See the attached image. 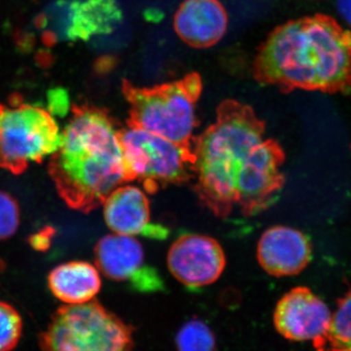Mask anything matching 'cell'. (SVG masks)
I'll return each mask as SVG.
<instances>
[{
	"instance_id": "obj_14",
	"label": "cell",
	"mask_w": 351,
	"mask_h": 351,
	"mask_svg": "<svg viewBox=\"0 0 351 351\" xmlns=\"http://www.w3.org/2000/svg\"><path fill=\"white\" fill-rule=\"evenodd\" d=\"M228 16L219 0H184L174 16L177 36L198 49L216 45L228 31Z\"/></svg>"
},
{
	"instance_id": "obj_15",
	"label": "cell",
	"mask_w": 351,
	"mask_h": 351,
	"mask_svg": "<svg viewBox=\"0 0 351 351\" xmlns=\"http://www.w3.org/2000/svg\"><path fill=\"white\" fill-rule=\"evenodd\" d=\"M48 287L64 304H85L100 292V270L84 261L61 263L48 274Z\"/></svg>"
},
{
	"instance_id": "obj_7",
	"label": "cell",
	"mask_w": 351,
	"mask_h": 351,
	"mask_svg": "<svg viewBox=\"0 0 351 351\" xmlns=\"http://www.w3.org/2000/svg\"><path fill=\"white\" fill-rule=\"evenodd\" d=\"M119 143L127 182L138 181L149 195L193 177V154L167 138L127 125L120 128Z\"/></svg>"
},
{
	"instance_id": "obj_4",
	"label": "cell",
	"mask_w": 351,
	"mask_h": 351,
	"mask_svg": "<svg viewBox=\"0 0 351 351\" xmlns=\"http://www.w3.org/2000/svg\"><path fill=\"white\" fill-rule=\"evenodd\" d=\"M202 87L197 73L152 87H138L124 80L121 90L129 105L127 125L161 136L193 154V132L198 125L196 105Z\"/></svg>"
},
{
	"instance_id": "obj_5",
	"label": "cell",
	"mask_w": 351,
	"mask_h": 351,
	"mask_svg": "<svg viewBox=\"0 0 351 351\" xmlns=\"http://www.w3.org/2000/svg\"><path fill=\"white\" fill-rule=\"evenodd\" d=\"M41 351H132L134 328L100 302L66 304L39 335Z\"/></svg>"
},
{
	"instance_id": "obj_6",
	"label": "cell",
	"mask_w": 351,
	"mask_h": 351,
	"mask_svg": "<svg viewBox=\"0 0 351 351\" xmlns=\"http://www.w3.org/2000/svg\"><path fill=\"white\" fill-rule=\"evenodd\" d=\"M0 103V168L20 175L59 149L62 132L52 113L17 100Z\"/></svg>"
},
{
	"instance_id": "obj_9",
	"label": "cell",
	"mask_w": 351,
	"mask_h": 351,
	"mask_svg": "<svg viewBox=\"0 0 351 351\" xmlns=\"http://www.w3.org/2000/svg\"><path fill=\"white\" fill-rule=\"evenodd\" d=\"M167 263L179 282L189 288H200L218 280L226 260L223 247L213 237L186 233L171 245Z\"/></svg>"
},
{
	"instance_id": "obj_1",
	"label": "cell",
	"mask_w": 351,
	"mask_h": 351,
	"mask_svg": "<svg viewBox=\"0 0 351 351\" xmlns=\"http://www.w3.org/2000/svg\"><path fill=\"white\" fill-rule=\"evenodd\" d=\"M265 123L250 106L226 100L217 117L195 137L191 168L198 199L219 219L239 208L245 217L265 211L285 184V152L265 138Z\"/></svg>"
},
{
	"instance_id": "obj_20",
	"label": "cell",
	"mask_w": 351,
	"mask_h": 351,
	"mask_svg": "<svg viewBox=\"0 0 351 351\" xmlns=\"http://www.w3.org/2000/svg\"><path fill=\"white\" fill-rule=\"evenodd\" d=\"M49 112L52 114L64 117L69 110V101L68 95L64 90H54L50 94Z\"/></svg>"
},
{
	"instance_id": "obj_22",
	"label": "cell",
	"mask_w": 351,
	"mask_h": 351,
	"mask_svg": "<svg viewBox=\"0 0 351 351\" xmlns=\"http://www.w3.org/2000/svg\"><path fill=\"white\" fill-rule=\"evenodd\" d=\"M337 9L341 19L351 27V0H337Z\"/></svg>"
},
{
	"instance_id": "obj_10",
	"label": "cell",
	"mask_w": 351,
	"mask_h": 351,
	"mask_svg": "<svg viewBox=\"0 0 351 351\" xmlns=\"http://www.w3.org/2000/svg\"><path fill=\"white\" fill-rule=\"evenodd\" d=\"M329 307L311 289L295 287L277 302L274 313L276 329L293 341L318 343L331 324Z\"/></svg>"
},
{
	"instance_id": "obj_11",
	"label": "cell",
	"mask_w": 351,
	"mask_h": 351,
	"mask_svg": "<svg viewBox=\"0 0 351 351\" xmlns=\"http://www.w3.org/2000/svg\"><path fill=\"white\" fill-rule=\"evenodd\" d=\"M64 40H89L108 34L122 21L117 0H58L53 8Z\"/></svg>"
},
{
	"instance_id": "obj_13",
	"label": "cell",
	"mask_w": 351,
	"mask_h": 351,
	"mask_svg": "<svg viewBox=\"0 0 351 351\" xmlns=\"http://www.w3.org/2000/svg\"><path fill=\"white\" fill-rule=\"evenodd\" d=\"M311 255L306 235L290 226H272L258 240V262L269 276H297L311 263Z\"/></svg>"
},
{
	"instance_id": "obj_17",
	"label": "cell",
	"mask_w": 351,
	"mask_h": 351,
	"mask_svg": "<svg viewBox=\"0 0 351 351\" xmlns=\"http://www.w3.org/2000/svg\"><path fill=\"white\" fill-rule=\"evenodd\" d=\"M176 346L178 351H216V339L206 323L193 318L178 332Z\"/></svg>"
},
{
	"instance_id": "obj_21",
	"label": "cell",
	"mask_w": 351,
	"mask_h": 351,
	"mask_svg": "<svg viewBox=\"0 0 351 351\" xmlns=\"http://www.w3.org/2000/svg\"><path fill=\"white\" fill-rule=\"evenodd\" d=\"M53 237H54V230L45 228L32 234L29 237V242L34 250L44 252L50 248Z\"/></svg>"
},
{
	"instance_id": "obj_8",
	"label": "cell",
	"mask_w": 351,
	"mask_h": 351,
	"mask_svg": "<svg viewBox=\"0 0 351 351\" xmlns=\"http://www.w3.org/2000/svg\"><path fill=\"white\" fill-rule=\"evenodd\" d=\"M95 260L107 278L128 284L138 292L156 293L165 289L163 279L147 263L144 248L134 237L106 235L95 247Z\"/></svg>"
},
{
	"instance_id": "obj_12",
	"label": "cell",
	"mask_w": 351,
	"mask_h": 351,
	"mask_svg": "<svg viewBox=\"0 0 351 351\" xmlns=\"http://www.w3.org/2000/svg\"><path fill=\"white\" fill-rule=\"evenodd\" d=\"M104 218L113 233L165 239L169 230L152 223L151 203L144 191L133 186L115 189L103 204Z\"/></svg>"
},
{
	"instance_id": "obj_2",
	"label": "cell",
	"mask_w": 351,
	"mask_h": 351,
	"mask_svg": "<svg viewBox=\"0 0 351 351\" xmlns=\"http://www.w3.org/2000/svg\"><path fill=\"white\" fill-rule=\"evenodd\" d=\"M258 82L336 94L351 92V32L330 16H307L279 25L258 47Z\"/></svg>"
},
{
	"instance_id": "obj_19",
	"label": "cell",
	"mask_w": 351,
	"mask_h": 351,
	"mask_svg": "<svg viewBox=\"0 0 351 351\" xmlns=\"http://www.w3.org/2000/svg\"><path fill=\"white\" fill-rule=\"evenodd\" d=\"M20 207L12 195L0 191V241L10 239L20 226Z\"/></svg>"
},
{
	"instance_id": "obj_3",
	"label": "cell",
	"mask_w": 351,
	"mask_h": 351,
	"mask_svg": "<svg viewBox=\"0 0 351 351\" xmlns=\"http://www.w3.org/2000/svg\"><path fill=\"white\" fill-rule=\"evenodd\" d=\"M119 130L106 108L73 106L61 145L48 164L58 193L71 209L90 213L126 184Z\"/></svg>"
},
{
	"instance_id": "obj_18",
	"label": "cell",
	"mask_w": 351,
	"mask_h": 351,
	"mask_svg": "<svg viewBox=\"0 0 351 351\" xmlns=\"http://www.w3.org/2000/svg\"><path fill=\"white\" fill-rule=\"evenodd\" d=\"M23 320L11 304L0 301V351H12L19 343Z\"/></svg>"
},
{
	"instance_id": "obj_16",
	"label": "cell",
	"mask_w": 351,
	"mask_h": 351,
	"mask_svg": "<svg viewBox=\"0 0 351 351\" xmlns=\"http://www.w3.org/2000/svg\"><path fill=\"white\" fill-rule=\"evenodd\" d=\"M314 346L317 351H351V289L339 300L326 335Z\"/></svg>"
}]
</instances>
